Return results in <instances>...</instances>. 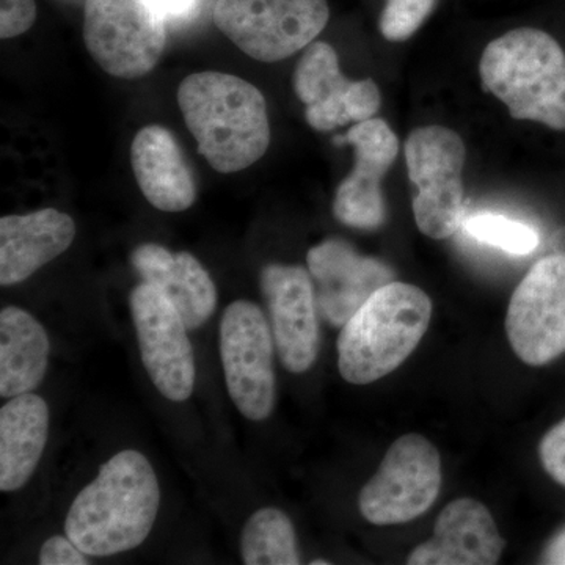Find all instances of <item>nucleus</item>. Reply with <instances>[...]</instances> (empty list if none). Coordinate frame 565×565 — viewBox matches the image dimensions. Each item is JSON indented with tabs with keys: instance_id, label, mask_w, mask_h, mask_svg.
Here are the masks:
<instances>
[{
	"instance_id": "nucleus-1",
	"label": "nucleus",
	"mask_w": 565,
	"mask_h": 565,
	"mask_svg": "<svg viewBox=\"0 0 565 565\" xmlns=\"http://www.w3.org/2000/svg\"><path fill=\"white\" fill-rule=\"evenodd\" d=\"M159 503L161 490L150 460L125 449L77 494L66 515V535L88 556L128 552L150 535Z\"/></svg>"
},
{
	"instance_id": "nucleus-2",
	"label": "nucleus",
	"mask_w": 565,
	"mask_h": 565,
	"mask_svg": "<svg viewBox=\"0 0 565 565\" xmlns=\"http://www.w3.org/2000/svg\"><path fill=\"white\" fill-rule=\"evenodd\" d=\"M178 104L200 154L217 172H241L266 154L267 103L250 82L218 71L191 74L181 82Z\"/></svg>"
},
{
	"instance_id": "nucleus-3",
	"label": "nucleus",
	"mask_w": 565,
	"mask_h": 565,
	"mask_svg": "<svg viewBox=\"0 0 565 565\" xmlns=\"http://www.w3.org/2000/svg\"><path fill=\"white\" fill-rule=\"evenodd\" d=\"M430 318L433 302L418 286L392 281L375 291L338 338L344 381L367 385L392 374L423 340Z\"/></svg>"
},
{
	"instance_id": "nucleus-4",
	"label": "nucleus",
	"mask_w": 565,
	"mask_h": 565,
	"mask_svg": "<svg viewBox=\"0 0 565 565\" xmlns=\"http://www.w3.org/2000/svg\"><path fill=\"white\" fill-rule=\"evenodd\" d=\"M479 71L515 120L565 129V54L552 35L531 28L504 33L486 47Z\"/></svg>"
},
{
	"instance_id": "nucleus-5",
	"label": "nucleus",
	"mask_w": 565,
	"mask_h": 565,
	"mask_svg": "<svg viewBox=\"0 0 565 565\" xmlns=\"http://www.w3.org/2000/svg\"><path fill=\"white\" fill-rule=\"evenodd\" d=\"M167 22L156 0H85V46L110 76L139 79L161 61Z\"/></svg>"
},
{
	"instance_id": "nucleus-6",
	"label": "nucleus",
	"mask_w": 565,
	"mask_h": 565,
	"mask_svg": "<svg viewBox=\"0 0 565 565\" xmlns=\"http://www.w3.org/2000/svg\"><path fill=\"white\" fill-rule=\"evenodd\" d=\"M327 0H217L214 22L244 54L280 62L310 46L326 29Z\"/></svg>"
},
{
	"instance_id": "nucleus-7",
	"label": "nucleus",
	"mask_w": 565,
	"mask_h": 565,
	"mask_svg": "<svg viewBox=\"0 0 565 565\" xmlns=\"http://www.w3.org/2000/svg\"><path fill=\"white\" fill-rule=\"evenodd\" d=\"M465 145L451 129H415L405 143L408 177L416 188L414 214L419 232L446 239L462 226Z\"/></svg>"
},
{
	"instance_id": "nucleus-8",
	"label": "nucleus",
	"mask_w": 565,
	"mask_h": 565,
	"mask_svg": "<svg viewBox=\"0 0 565 565\" xmlns=\"http://www.w3.org/2000/svg\"><path fill=\"white\" fill-rule=\"evenodd\" d=\"M441 459L418 434L397 438L377 473L363 487L360 512L377 526L401 525L429 511L440 493Z\"/></svg>"
},
{
	"instance_id": "nucleus-9",
	"label": "nucleus",
	"mask_w": 565,
	"mask_h": 565,
	"mask_svg": "<svg viewBox=\"0 0 565 565\" xmlns=\"http://www.w3.org/2000/svg\"><path fill=\"white\" fill-rule=\"evenodd\" d=\"M274 334L258 305L236 300L221 323V355L226 388L252 422L269 418L275 405Z\"/></svg>"
},
{
	"instance_id": "nucleus-10",
	"label": "nucleus",
	"mask_w": 565,
	"mask_h": 565,
	"mask_svg": "<svg viewBox=\"0 0 565 565\" xmlns=\"http://www.w3.org/2000/svg\"><path fill=\"white\" fill-rule=\"evenodd\" d=\"M516 356L544 366L565 353V253L546 256L516 286L505 316Z\"/></svg>"
},
{
	"instance_id": "nucleus-11",
	"label": "nucleus",
	"mask_w": 565,
	"mask_h": 565,
	"mask_svg": "<svg viewBox=\"0 0 565 565\" xmlns=\"http://www.w3.org/2000/svg\"><path fill=\"white\" fill-rule=\"evenodd\" d=\"M129 307L152 384L173 403L188 401L195 386V360L181 315L148 282L134 288Z\"/></svg>"
},
{
	"instance_id": "nucleus-12",
	"label": "nucleus",
	"mask_w": 565,
	"mask_h": 565,
	"mask_svg": "<svg viewBox=\"0 0 565 565\" xmlns=\"http://www.w3.org/2000/svg\"><path fill=\"white\" fill-rule=\"evenodd\" d=\"M262 289L281 363L291 373L302 374L319 353V310L310 270L269 264L262 273Z\"/></svg>"
},
{
	"instance_id": "nucleus-13",
	"label": "nucleus",
	"mask_w": 565,
	"mask_h": 565,
	"mask_svg": "<svg viewBox=\"0 0 565 565\" xmlns=\"http://www.w3.org/2000/svg\"><path fill=\"white\" fill-rule=\"evenodd\" d=\"M341 140L355 150V167L334 195V217L352 228H379L386 215L381 182L396 161L399 140L379 118L356 122Z\"/></svg>"
},
{
	"instance_id": "nucleus-14",
	"label": "nucleus",
	"mask_w": 565,
	"mask_h": 565,
	"mask_svg": "<svg viewBox=\"0 0 565 565\" xmlns=\"http://www.w3.org/2000/svg\"><path fill=\"white\" fill-rule=\"evenodd\" d=\"M307 263L319 313L341 329L375 291L394 281L392 267L359 255L340 239L316 245L308 252Z\"/></svg>"
},
{
	"instance_id": "nucleus-15",
	"label": "nucleus",
	"mask_w": 565,
	"mask_h": 565,
	"mask_svg": "<svg viewBox=\"0 0 565 565\" xmlns=\"http://www.w3.org/2000/svg\"><path fill=\"white\" fill-rule=\"evenodd\" d=\"M505 548L492 514L471 498H459L438 515L434 535L408 556L411 565H493Z\"/></svg>"
},
{
	"instance_id": "nucleus-16",
	"label": "nucleus",
	"mask_w": 565,
	"mask_h": 565,
	"mask_svg": "<svg viewBox=\"0 0 565 565\" xmlns=\"http://www.w3.org/2000/svg\"><path fill=\"white\" fill-rule=\"evenodd\" d=\"M131 264L143 282L169 300L188 330L202 327L217 307V289L202 263L191 253H173L158 244L139 245Z\"/></svg>"
},
{
	"instance_id": "nucleus-17",
	"label": "nucleus",
	"mask_w": 565,
	"mask_h": 565,
	"mask_svg": "<svg viewBox=\"0 0 565 565\" xmlns=\"http://www.w3.org/2000/svg\"><path fill=\"white\" fill-rule=\"evenodd\" d=\"M74 237L76 223L52 207L0 218V285L28 280L44 264L68 250Z\"/></svg>"
},
{
	"instance_id": "nucleus-18",
	"label": "nucleus",
	"mask_w": 565,
	"mask_h": 565,
	"mask_svg": "<svg viewBox=\"0 0 565 565\" xmlns=\"http://www.w3.org/2000/svg\"><path fill=\"white\" fill-rule=\"evenodd\" d=\"M131 163L141 193L156 210L182 212L195 203V178L169 129L158 125L140 129L134 137Z\"/></svg>"
},
{
	"instance_id": "nucleus-19",
	"label": "nucleus",
	"mask_w": 565,
	"mask_h": 565,
	"mask_svg": "<svg viewBox=\"0 0 565 565\" xmlns=\"http://www.w3.org/2000/svg\"><path fill=\"white\" fill-rule=\"evenodd\" d=\"M50 408L33 393L11 397L0 408V490L17 492L35 473L46 448Z\"/></svg>"
},
{
	"instance_id": "nucleus-20",
	"label": "nucleus",
	"mask_w": 565,
	"mask_h": 565,
	"mask_svg": "<svg viewBox=\"0 0 565 565\" xmlns=\"http://www.w3.org/2000/svg\"><path fill=\"white\" fill-rule=\"evenodd\" d=\"M294 92L307 106V121L316 131H332L352 121L355 82L345 79L337 51L330 44L311 43L294 73Z\"/></svg>"
},
{
	"instance_id": "nucleus-21",
	"label": "nucleus",
	"mask_w": 565,
	"mask_h": 565,
	"mask_svg": "<svg viewBox=\"0 0 565 565\" xmlns=\"http://www.w3.org/2000/svg\"><path fill=\"white\" fill-rule=\"evenodd\" d=\"M50 338L32 315L18 307L0 313V396L32 393L41 384L50 360Z\"/></svg>"
},
{
	"instance_id": "nucleus-22",
	"label": "nucleus",
	"mask_w": 565,
	"mask_h": 565,
	"mask_svg": "<svg viewBox=\"0 0 565 565\" xmlns=\"http://www.w3.org/2000/svg\"><path fill=\"white\" fill-rule=\"evenodd\" d=\"M241 555L247 565L300 564L296 531L289 516L277 508L256 511L245 523Z\"/></svg>"
},
{
	"instance_id": "nucleus-23",
	"label": "nucleus",
	"mask_w": 565,
	"mask_h": 565,
	"mask_svg": "<svg viewBox=\"0 0 565 565\" xmlns=\"http://www.w3.org/2000/svg\"><path fill=\"white\" fill-rule=\"evenodd\" d=\"M465 232L479 243L493 245L511 255H530L539 245V234L526 223L492 212H479L463 218Z\"/></svg>"
},
{
	"instance_id": "nucleus-24",
	"label": "nucleus",
	"mask_w": 565,
	"mask_h": 565,
	"mask_svg": "<svg viewBox=\"0 0 565 565\" xmlns=\"http://www.w3.org/2000/svg\"><path fill=\"white\" fill-rule=\"evenodd\" d=\"M435 6L437 0H386L379 22L382 35L390 41L411 39L433 13Z\"/></svg>"
},
{
	"instance_id": "nucleus-25",
	"label": "nucleus",
	"mask_w": 565,
	"mask_h": 565,
	"mask_svg": "<svg viewBox=\"0 0 565 565\" xmlns=\"http://www.w3.org/2000/svg\"><path fill=\"white\" fill-rule=\"evenodd\" d=\"M36 20L35 0H0V39L20 36Z\"/></svg>"
},
{
	"instance_id": "nucleus-26",
	"label": "nucleus",
	"mask_w": 565,
	"mask_h": 565,
	"mask_svg": "<svg viewBox=\"0 0 565 565\" xmlns=\"http://www.w3.org/2000/svg\"><path fill=\"white\" fill-rule=\"evenodd\" d=\"M539 455L546 473L565 487V419L542 438Z\"/></svg>"
},
{
	"instance_id": "nucleus-27",
	"label": "nucleus",
	"mask_w": 565,
	"mask_h": 565,
	"mask_svg": "<svg viewBox=\"0 0 565 565\" xmlns=\"http://www.w3.org/2000/svg\"><path fill=\"white\" fill-rule=\"evenodd\" d=\"M87 556L68 535H52L41 546L39 559L41 565H87Z\"/></svg>"
},
{
	"instance_id": "nucleus-28",
	"label": "nucleus",
	"mask_w": 565,
	"mask_h": 565,
	"mask_svg": "<svg viewBox=\"0 0 565 565\" xmlns=\"http://www.w3.org/2000/svg\"><path fill=\"white\" fill-rule=\"evenodd\" d=\"M202 0H156L167 21H184L193 17Z\"/></svg>"
},
{
	"instance_id": "nucleus-29",
	"label": "nucleus",
	"mask_w": 565,
	"mask_h": 565,
	"mask_svg": "<svg viewBox=\"0 0 565 565\" xmlns=\"http://www.w3.org/2000/svg\"><path fill=\"white\" fill-rule=\"evenodd\" d=\"M542 563L565 565V530L556 534L555 537L546 545Z\"/></svg>"
},
{
	"instance_id": "nucleus-30",
	"label": "nucleus",
	"mask_w": 565,
	"mask_h": 565,
	"mask_svg": "<svg viewBox=\"0 0 565 565\" xmlns=\"http://www.w3.org/2000/svg\"><path fill=\"white\" fill-rule=\"evenodd\" d=\"M327 564H329V563H327V561H321V559L313 561V563H311V565H327Z\"/></svg>"
}]
</instances>
